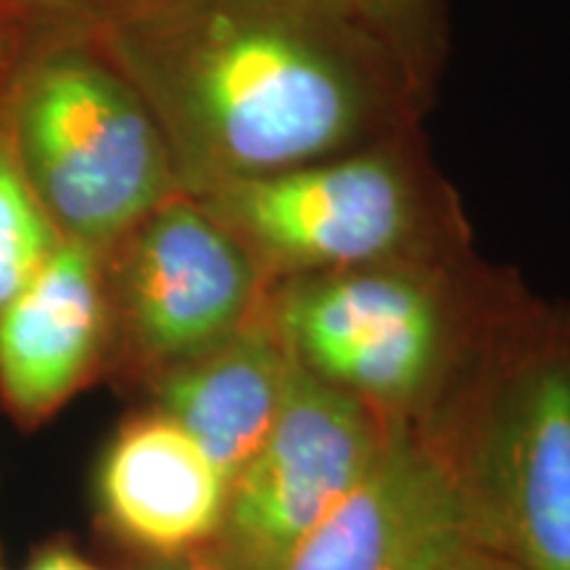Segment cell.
I'll return each mask as SVG.
<instances>
[{"mask_svg": "<svg viewBox=\"0 0 570 570\" xmlns=\"http://www.w3.org/2000/svg\"><path fill=\"white\" fill-rule=\"evenodd\" d=\"M96 40L151 109L185 194L412 132L428 104L327 0H122Z\"/></svg>", "mask_w": 570, "mask_h": 570, "instance_id": "6da1fadb", "label": "cell"}, {"mask_svg": "<svg viewBox=\"0 0 570 570\" xmlns=\"http://www.w3.org/2000/svg\"><path fill=\"white\" fill-rule=\"evenodd\" d=\"M523 291L462 252L285 277L267 285L265 312L304 373L389 431H420Z\"/></svg>", "mask_w": 570, "mask_h": 570, "instance_id": "7a4b0ae2", "label": "cell"}, {"mask_svg": "<svg viewBox=\"0 0 570 570\" xmlns=\"http://www.w3.org/2000/svg\"><path fill=\"white\" fill-rule=\"evenodd\" d=\"M415 433L446 468L479 550L570 570V302L523 291Z\"/></svg>", "mask_w": 570, "mask_h": 570, "instance_id": "3957f363", "label": "cell"}, {"mask_svg": "<svg viewBox=\"0 0 570 570\" xmlns=\"http://www.w3.org/2000/svg\"><path fill=\"white\" fill-rule=\"evenodd\" d=\"M0 119L67 240L104 254L183 190L151 109L96 35L38 42L0 96Z\"/></svg>", "mask_w": 570, "mask_h": 570, "instance_id": "277c9868", "label": "cell"}, {"mask_svg": "<svg viewBox=\"0 0 570 570\" xmlns=\"http://www.w3.org/2000/svg\"><path fill=\"white\" fill-rule=\"evenodd\" d=\"M190 196L244 244L267 285L470 252L452 188L415 132Z\"/></svg>", "mask_w": 570, "mask_h": 570, "instance_id": "5b68a950", "label": "cell"}, {"mask_svg": "<svg viewBox=\"0 0 570 570\" xmlns=\"http://www.w3.org/2000/svg\"><path fill=\"white\" fill-rule=\"evenodd\" d=\"M104 273L109 375L140 389L225 344L267 294L265 275L244 244L185 190L106 248Z\"/></svg>", "mask_w": 570, "mask_h": 570, "instance_id": "8992f818", "label": "cell"}, {"mask_svg": "<svg viewBox=\"0 0 570 570\" xmlns=\"http://www.w3.org/2000/svg\"><path fill=\"white\" fill-rule=\"evenodd\" d=\"M386 441L373 412L296 365L273 431L227 483L223 523L194 558L209 570H283Z\"/></svg>", "mask_w": 570, "mask_h": 570, "instance_id": "52a82bcc", "label": "cell"}, {"mask_svg": "<svg viewBox=\"0 0 570 570\" xmlns=\"http://www.w3.org/2000/svg\"><path fill=\"white\" fill-rule=\"evenodd\" d=\"M473 544L460 494L423 436L391 428L375 465L283 570H452Z\"/></svg>", "mask_w": 570, "mask_h": 570, "instance_id": "ba28073f", "label": "cell"}, {"mask_svg": "<svg viewBox=\"0 0 570 570\" xmlns=\"http://www.w3.org/2000/svg\"><path fill=\"white\" fill-rule=\"evenodd\" d=\"M109 362L104 254L63 238L0 312V404L19 425H40L109 375Z\"/></svg>", "mask_w": 570, "mask_h": 570, "instance_id": "9c48e42d", "label": "cell"}, {"mask_svg": "<svg viewBox=\"0 0 570 570\" xmlns=\"http://www.w3.org/2000/svg\"><path fill=\"white\" fill-rule=\"evenodd\" d=\"M96 502L106 531L140 560L190 558L223 523L227 479L175 420L148 407L106 444Z\"/></svg>", "mask_w": 570, "mask_h": 570, "instance_id": "30bf717a", "label": "cell"}, {"mask_svg": "<svg viewBox=\"0 0 570 570\" xmlns=\"http://www.w3.org/2000/svg\"><path fill=\"white\" fill-rule=\"evenodd\" d=\"M294 367V356L262 304L225 344L167 370L142 391L151 407L175 420L230 483L273 431Z\"/></svg>", "mask_w": 570, "mask_h": 570, "instance_id": "8fae6325", "label": "cell"}, {"mask_svg": "<svg viewBox=\"0 0 570 570\" xmlns=\"http://www.w3.org/2000/svg\"><path fill=\"white\" fill-rule=\"evenodd\" d=\"M61 233L21 173L0 119V312L51 259Z\"/></svg>", "mask_w": 570, "mask_h": 570, "instance_id": "7c38bea8", "label": "cell"}, {"mask_svg": "<svg viewBox=\"0 0 570 570\" xmlns=\"http://www.w3.org/2000/svg\"><path fill=\"white\" fill-rule=\"evenodd\" d=\"M394 56L415 90L428 88L444 56L441 0H327Z\"/></svg>", "mask_w": 570, "mask_h": 570, "instance_id": "4fadbf2b", "label": "cell"}, {"mask_svg": "<svg viewBox=\"0 0 570 570\" xmlns=\"http://www.w3.org/2000/svg\"><path fill=\"white\" fill-rule=\"evenodd\" d=\"M111 0H0V11L17 19L38 42L96 35Z\"/></svg>", "mask_w": 570, "mask_h": 570, "instance_id": "5bb4252c", "label": "cell"}, {"mask_svg": "<svg viewBox=\"0 0 570 570\" xmlns=\"http://www.w3.org/2000/svg\"><path fill=\"white\" fill-rule=\"evenodd\" d=\"M35 46H38V40L32 38V32L6 11H0V96H3L6 85L11 82L13 71L19 69V63Z\"/></svg>", "mask_w": 570, "mask_h": 570, "instance_id": "9a60e30c", "label": "cell"}, {"mask_svg": "<svg viewBox=\"0 0 570 570\" xmlns=\"http://www.w3.org/2000/svg\"><path fill=\"white\" fill-rule=\"evenodd\" d=\"M24 570H104L69 544H48L35 554Z\"/></svg>", "mask_w": 570, "mask_h": 570, "instance_id": "2e32d148", "label": "cell"}, {"mask_svg": "<svg viewBox=\"0 0 570 570\" xmlns=\"http://www.w3.org/2000/svg\"><path fill=\"white\" fill-rule=\"evenodd\" d=\"M452 570H520V568H515L508 560L497 558V554H491L487 550H479V547H470V550L454 562Z\"/></svg>", "mask_w": 570, "mask_h": 570, "instance_id": "e0dca14e", "label": "cell"}, {"mask_svg": "<svg viewBox=\"0 0 570 570\" xmlns=\"http://www.w3.org/2000/svg\"><path fill=\"white\" fill-rule=\"evenodd\" d=\"M132 570H209L202 566L194 554L190 558H169V560H140L138 568Z\"/></svg>", "mask_w": 570, "mask_h": 570, "instance_id": "ac0fdd59", "label": "cell"}, {"mask_svg": "<svg viewBox=\"0 0 570 570\" xmlns=\"http://www.w3.org/2000/svg\"><path fill=\"white\" fill-rule=\"evenodd\" d=\"M114 3H122V0H111V6H114ZM111 6H109V9H111Z\"/></svg>", "mask_w": 570, "mask_h": 570, "instance_id": "d6986e66", "label": "cell"}, {"mask_svg": "<svg viewBox=\"0 0 570 570\" xmlns=\"http://www.w3.org/2000/svg\"><path fill=\"white\" fill-rule=\"evenodd\" d=\"M0 570H3V568H0Z\"/></svg>", "mask_w": 570, "mask_h": 570, "instance_id": "ffe728a7", "label": "cell"}]
</instances>
